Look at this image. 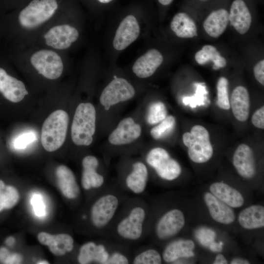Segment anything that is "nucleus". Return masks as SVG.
<instances>
[{"label": "nucleus", "mask_w": 264, "mask_h": 264, "mask_svg": "<svg viewBox=\"0 0 264 264\" xmlns=\"http://www.w3.org/2000/svg\"><path fill=\"white\" fill-rule=\"evenodd\" d=\"M171 28L176 35L181 38H191L197 35L194 21L186 13L176 14L171 22Z\"/></svg>", "instance_id": "28"}, {"label": "nucleus", "mask_w": 264, "mask_h": 264, "mask_svg": "<svg viewBox=\"0 0 264 264\" xmlns=\"http://www.w3.org/2000/svg\"><path fill=\"white\" fill-rule=\"evenodd\" d=\"M229 21L240 34L249 30L252 21L251 13L245 0H234L229 12Z\"/></svg>", "instance_id": "18"}, {"label": "nucleus", "mask_w": 264, "mask_h": 264, "mask_svg": "<svg viewBox=\"0 0 264 264\" xmlns=\"http://www.w3.org/2000/svg\"><path fill=\"white\" fill-rule=\"evenodd\" d=\"M53 235L42 232L38 234L37 238L39 242L43 245H48Z\"/></svg>", "instance_id": "44"}, {"label": "nucleus", "mask_w": 264, "mask_h": 264, "mask_svg": "<svg viewBox=\"0 0 264 264\" xmlns=\"http://www.w3.org/2000/svg\"><path fill=\"white\" fill-rule=\"evenodd\" d=\"M4 208L9 209L17 203L19 195L17 190L12 186H5L3 191L0 194Z\"/></svg>", "instance_id": "35"}, {"label": "nucleus", "mask_w": 264, "mask_h": 264, "mask_svg": "<svg viewBox=\"0 0 264 264\" xmlns=\"http://www.w3.org/2000/svg\"><path fill=\"white\" fill-rule=\"evenodd\" d=\"M182 141L188 148L189 158L193 162L204 163L212 157L213 148L209 132L204 127L199 125L194 126L190 132L183 133Z\"/></svg>", "instance_id": "5"}, {"label": "nucleus", "mask_w": 264, "mask_h": 264, "mask_svg": "<svg viewBox=\"0 0 264 264\" xmlns=\"http://www.w3.org/2000/svg\"><path fill=\"white\" fill-rule=\"evenodd\" d=\"M5 187L4 182L0 179V194L3 191Z\"/></svg>", "instance_id": "51"}, {"label": "nucleus", "mask_w": 264, "mask_h": 264, "mask_svg": "<svg viewBox=\"0 0 264 264\" xmlns=\"http://www.w3.org/2000/svg\"><path fill=\"white\" fill-rule=\"evenodd\" d=\"M57 8L56 0H33L20 12L19 22L24 28H35L49 19Z\"/></svg>", "instance_id": "6"}, {"label": "nucleus", "mask_w": 264, "mask_h": 264, "mask_svg": "<svg viewBox=\"0 0 264 264\" xmlns=\"http://www.w3.org/2000/svg\"><path fill=\"white\" fill-rule=\"evenodd\" d=\"M4 209V206L3 202L1 199L0 198V212L1 211Z\"/></svg>", "instance_id": "52"}, {"label": "nucleus", "mask_w": 264, "mask_h": 264, "mask_svg": "<svg viewBox=\"0 0 264 264\" xmlns=\"http://www.w3.org/2000/svg\"><path fill=\"white\" fill-rule=\"evenodd\" d=\"M176 124V119L173 116H167L164 120L151 130L150 134L155 139H162L173 132Z\"/></svg>", "instance_id": "32"}, {"label": "nucleus", "mask_w": 264, "mask_h": 264, "mask_svg": "<svg viewBox=\"0 0 264 264\" xmlns=\"http://www.w3.org/2000/svg\"><path fill=\"white\" fill-rule=\"evenodd\" d=\"M185 224L183 212L178 209H172L162 215L156 222L154 234L160 240H167L176 235Z\"/></svg>", "instance_id": "10"}, {"label": "nucleus", "mask_w": 264, "mask_h": 264, "mask_svg": "<svg viewBox=\"0 0 264 264\" xmlns=\"http://www.w3.org/2000/svg\"><path fill=\"white\" fill-rule=\"evenodd\" d=\"M115 189H106L92 204L90 219L93 226L99 231L109 233L119 211L126 201L124 196Z\"/></svg>", "instance_id": "2"}, {"label": "nucleus", "mask_w": 264, "mask_h": 264, "mask_svg": "<svg viewBox=\"0 0 264 264\" xmlns=\"http://www.w3.org/2000/svg\"><path fill=\"white\" fill-rule=\"evenodd\" d=\"M146 161L164 180L172 181L181 174V168L179 163L162 148L155 147L149 151L146 156Z\"/></svg>", "instance_id": "7"}, {"label": "nucleus", "mask_w": 264, "mask_h": 264, "mask_svg": "<svg viewBox=\"0 0 264 264\" xmlns=\"http://www.w3.org/2000/svg\"><path fill=\"white\" fill-rule=\"evenodd\" d=\"M140 27L133 15L126 17L119 24L113 41V46L117 50H122L133 43L138 37Z\"/></svg>", "instance_id": "14"}, {"label": "nucleus", "mask_w": 264, "mask_h": 264, "mask_svg": "<svg viewBox=\"0 0 264 264\" xmlns=\"http://www.w3.org/2000/svg\"><path fill=\"white\" fill-rule=\"evenodd\" d=\"M229 22V12L224 7L212 10L205 19L203 26L213 38L220 37L225 30Z\"/></svg>", "instance_id": "24"}, {"label": "nucleus", "mask_w": 264, "mask_h": 264, "mask_svg": "<svg viewBox=\"0 0 264 264\" xmlns=\"http://www.w3.org/2000/svg\"><path fill=\"white\" fill-rule=\"evenodd\" d=\"M56 175L63 195L68 199L76 198L80 195V189L73 172L68 167L62 165L56 168Z\"/></svg>", "instance_id": "23"}, {"label": "nucleus", "mask_w": 264, "mask_h": 264, "mask_svg": "<svg viewBox=\"0 0 264 264\" xmlns=\"http://www.w3.org/2000/svg\"><path fill=\"white\" fill-rule=\"evenodd\" d=\"M233 164L238 174L246 179L253 178L256 174L254 153L247 145L242 143L235 150Z\"/></svg>", "instance_id": "16"}, {"label": "nucleus", "mask_w": 264, "mask_h": 264, "mask_svg": "<svg viewBox=\"0 0 264 264\" xmlns=\"http://www.w3.org/2000/svg\"><path fill=\"white\" fill-rule=\"evenodd\" d=\"M112 249V247L105 242H86L80 248L77 257L78 262L81 264H107Z\"/></svg>", "instance_id": "12"}, {"label": "nucleus", "mask_w": 264, "mask_h": 264, "mask_svg": "<svg viewBox=\"0 0 264 264\" xmlns=\"http://www.w3.org/2000/svg\"><path fill=\"white\" fill-rule=\"evenodd\" d=\"M160 4L164 6H167L170 4L173 0H157Z\"/></svg>", "instance_id": "50"}, {"label": "nucleus", "mask_w": 264, "mask_h": 264, "mask_svg": "<svg viewBox=\"0 0 264 264\" xmlns=\"http://www.w3.org/2000/svg\"><path fill=\"white\" fill-rule=\"evenodd\" d=\"M231 264H249V262L245 259L240 258L233 259L230 262Z\"/></svg>", "instance_id": "48"}, {"label": "nucleus", "mask_w": 264, "mask_h": 264, "mask_svg": "<svg viewBox=\"0 0 264 264\" xmlns=\"http://www.w3.org/2000/svg\"><path fill=\"white\" fill-rule=\"evenodd\" d=\"M240 225L247 229L262 228L264 226V207L254 205L242 210L239 215Z\"/></svg>", "instance_id": "27"}, {"label": "nucleus", "mask_w": 264, "mask_h": 264, "mask_svg": "<svg viewBox=\"0 0 264 264\" xmlns=\"http://www.w3.org/2000/svg\"><path fill=\"white\" fill-rule=\"evenodd\" d=\"M31 203L34 212L37 216L41 217L45 216V207L41 195H34L31 199Z\"/></svg>", "instance_id": "40"}, {"label": "nucleus", "mask_w": 264, "mask_h": 264, "mask_svg": "<svg viewBox=\"0 0 264 264\" xmlns=\"http://www.w3.org/2000/svg\"><path fill=\"white\" fill-rule=\"evenodd\" d=\"M148 218L143 200L139 198L126 200L109 233L122 245L138 242L145 237Z\"/></svg>", "instance_id": "1"}, {"label": "nucleus", "mask_w": 264, "mask_h": 264, "mask_svg": "<svg viewBox=\"0 0 264 264\" xmlns=\"http://www.w3.org/2000/svg\"><path fill=\"white\" fill-rule=\"evenodd\" d=\"M228 80L224 77H220L217 82V106L221 109L229 110L230 101L228 93Z\"/></svg>", "instance_id": "34"}, {"label": "nucleus", "mask_w": 264, "mask_h": 264, "mask_svg": "<svg viewBox=\"0 0 264 264\" xmlns=\"http://www.w3.org/2000/svg\"><path fill=\"white\" fill-rule=\"evenodd\" d=\"M135 94L134 88L127 80L116 77L105 88L99 100L105 109L108 110L112 106L132 99Z\"/></svg>", "instance_id": "8"}, {"label": "nucleus", "mask_w": 264, "mask_h": 264, "mask_svg": "<svg viewBox=\"0 0 264 264\" xmlns=\"http://www.w3.org/2000/svg\"><path fill=\"white\" fill-rule=\"evenodd\" d=\"M96 110L93 104L82 103L76 109L71 128L73 142L77 146H89L96 130Z\"/></svg>", "instance_id": "3"}, {"label": "nucleus", "mask_w": 264, "mask_h": 264, "mask_svg": "<svg viewBox=\"0 0 264 264\" xmlns=\"http://www.w3.org/2000/svg\"><path fill=\"white\" fill-rule=\"evenodd\" d=\"M194 242L190 240L179 239L169 243L164 248L162 259L166 263L175 262L182 258L194 256L193 250L195 248Z\"/></svg>", "instance_id": "25"}, {"label": "nucleus", "mask_w": 264, "mask_h": 264, "mask_svg": "<svg viewBox=\"0 0 264 264\" xmlns=\"http://www.w3.org/2000/svg\"><path fill=\"white\" fill-rule=\"evenodd\" d=\"M163 61V56L159 51L150 49L135 62L132 67V71L140 78L149 77L155 72Z\"/></svg>", "instance_id": "20"}, {"label": "nucleus", "mask_w": 264, "mask_h": 264, "mask_svg": "<svg viewBox=\"0 0 264 264\" xmlns=\"http://www.w3.org/2000/svg\"><path fill=\"white\" fill-rule=\"evenodd\" d=\"M197 0L199 2H206L207 1L209 0Z\"/></svg>", "instance_id": "55"}, {"label": "nucleus", "mask_w": 264, "mask_h": 264, "mask_svg": "<svg viewBox=\"0 0 264 264\" xmlns=\"http://www.w3.org/2000/svg\"><path fill=\"white\" fill-rule=\"evenodd\" d=\"M22 261V257L21 255L17 253H10L4 264H20Z\"/></svg>", "instance_id": "43"}, {"label": "nucleus", "mask_w": 264, "mask_h": 264, "mask_svg": "<svg viewBox=\"0 0 264 264\" xmlns=\"http://www.w3.org/2000/svg\"><path fill=\"white\" fill-rule=\"evenodd\" d=\"M69 122L67 113L58 110L52 112L43 123L41 143L47 152H54L64 144Z\"/></svg>", "instance_id": "4"}, {"label": "nucleus", "mask_w": 264, "mask_h": 264, "mask_svg": "<svg viewBox=\"0 0 264 264\" xmlns=\"http://www.w3.org/2000/svg\"><path fill=\"white\" fill-rule=\"evenodd\" d=\"M99 164L98 159L93 155H87L83 159L81 185L84 190L97 189L104 186L105 178L97 172Z\"/></svg>", "instance_id": "17"}, {"label": "nucleus", "mask_w": 264, "mask_h": 264, "mask_svg": "<svg viewBox=\"0 0 264 264\" xmlns=\"http://www.w3.org/2000/svg\"><path fill=\"white\" fill-rule=\"evenodd\" d=\"M32 66L38 73L49 79H56L62 74L63 64L60 56L48 50H41L32 55Z\"/></svg>", "instance_id": "9"}, {"label": "nucleus", "mask_w": 264, "mask_h": 264, "mask_svg": "<svg viewBox=\"0 0 264 264\" xmlns=\"http://www.w3.org/2000/svg\"><path fill=\"white\" fill-rule=\"evenodd\" d=\"M141 126L130 117L121 120L110 134L109 142L112 145L122 146L130 144L141 135Z\"/></svg>", "instance_id": "11"}, {"label": "nucleus", "mask_w": 264, "mask_h": 264, "mask_svg": "<svg viewBox=\"0 0 264 264\" xmlns=\"http://www.w3.org/2000/svg\"><path fill=\"white\" fill-rule=\"evenodd\" d=\"M204 200L211 217L216 221L229 224L234 221L235 215L231 207L211 193H205Z\"/></svg>", "instance_id": "21"}, {"label": "nucleus", "mask_w": 264, "mask_h": 264, "mask_svg": "<svg viewBox=\"0 0 264 264\" xmlns=\"http://www.w3.org/2000/svg\"><path fill=\"white\" fill-rule=\"evenodd\" d=\"M223 244V243L221 242H220L219 243L213 242L209 247L212 251L214 252H219L221 251L222 249V246Z\"/></svg>", "instance_id": "46"}, {"label": "nucleus", "mask_w": 264, "mask_h": 264, "mask_svg": "<svg viewBox=\"0 0 264 264\" xmlns=\"http://www.w3.org/2000/svg\"><path fill=\"white\" fill-rule=\"evenodd\" d=\"M251 121L256 128L264 129V106L258 109L252 115Z\"/></svg>", "instance_id": "41"}, {"label": "nucleus", "mask_w": 264, "mask_h": 264, "mask_svg": "<svg viewBox=\"0 0 264 264\" xmlns=\"http://www.w3.org/2000/svg\"><path fill=\"white\" fill-rule=\"evenodd\" d=\"M48 263H49L48 262H47V261H40V262L37 263V264H47Z\"/></svg>", "instance_id": "54"}, {"label": "nucleus", "mask_w": 264, "mask_h": 264, "mask_svg": "<svg viewBox=\"0 0 264 264\" xmlns=\"http://www.w3.org/2000/svg\"><path fill=\"white\" fill-rule=\"evenodd\" d=\"M230 106L235 118L240 122L246 121L249 116L250 100L247 89L244 87H236L232 91Z\"/></svg>", "instance_id": "22"}, {"label": "nucleus", "mask_w": 264, "mask_h": 264, "mask_svg": "<svg viewBox=\"0 0 264 264\" xmlns=\"http://www.w3.org/2000/svg\"><path fill=\"white\" fill-rule=\"evenodd\" d=\"M196 236L203 245L210 246L214 242L216 233L210 229L202 228L197 231Z\"/></svg>", "instance_id": "39"}, {"label": "nucleus", "mask_w": 264, "mask_h": 264, "mask_svg": "<svg viewBox=\"0 0 264 264\" xmlns=\"http://www.w3.org/2000/svg\"><path fill=\"white\" fill-rule=\"evenodd\" d=\"M10 253L5 247L0 248V262L3 263Z\"/></svg>", "instance_id": "45"}, {"label": "nucleus", "mask_w": 264, "mask_h": 264, "mask_svg": "<svg viewBox=\"0 0 264 264\" xmlns=\"http://www.w3.org/2000/svg\"><path fill=\"white\" fill-rule=\"evenodd\" d=\"M209 189L215 197L231 207L239 208L244 203V198L241 193L224 182L214 183L210 185Z\"/></svg>", "instance_id": "26"}, {"label": "nucleus", "mask_w": 264, "mask_h": 264, "mask_svg": "<svg viewBox=\"0 0 264 264\" xmlns=\"http://www.w3.org/2000/svg\"><path fill=\"white\" fill-rule=\"evenodd\" d=\"M79 32L74 27L68 24L55 26L44 35L45 43L58 49L69 47L78 38Z\"/></svg>", "instance_id": "15"}, {"label": "nucleus", "mask_w": 264, "mask_h": 264, "mask_svg": "<svg viewBox=\"0 0 264 264\" xmlns=\"http://www.w3.org/2000/svg\"><path fill=\"white\" fill-rule=\"evenodd\" d=\"M227 263V261L224 256L221 254L217 255L215 260L213 262L214 264H226Z\"/></svg>", "instance_id": "47"}, {"label": "nucleus", "mask_w": 264, "mask_h": 264, "mask_svg": "<svg viewBox=\"0 0 264 264\" xmlns=\"http://www.w3.org/2000/svg\"><path fill=\"white\" fill-rule=\"evenodd\" d=\"M36 139V136L34 132H26L19 135L14 140L13 146L16 149H23Z\"/></svg>", "instance_id": "38"}, {"label": "nucleus", "mask_w": 264, "mask_h": 264, "mask_svg": "<svg viewBox=\"0 0 264 264\" xmlns=\"http://www.w3.org/2000/svg\"><path fill=\"white\" fill-rule=\"evenodd\" d=\"M162 258L159 252L155 249H143L137 252L132 257L131 263L132 264H160Z\"/></svg>", "instance_id": "31"}, {"label": "nucleus", "mask_w": 264, "mask_h": 264, "mask_svg": "<svg viewBox=\"0 0 264 264\" xmlns=\"http://www.w3.org/2000/svg\"><path fill=\"white\" fill-rule=\"evenodd\" d=\"M132 258L125 251L119 247L112 249L107 264H128L131 263Z\"/></svg>", "instance_id": "36"}, {"label": "nucleus", "mask_w": 264, "mask_h": 264, "mask_svg": "<svg viewBox=\"0 0 264 264\" xmlns=\"http://www.w3.org/2000/svg\"><path fill=\"white\" fill-rule=\"evenodd\" d=\"M207 92L203 87L198 85L197 87L196 93L193 96L185 97L183 98V103L185 105H189L191 108H194L198 106L204 105V95Z\"/></svg>", "instance_id": "37"}, {"label": "nucleus", "mask_w": 264, "mask_h": 264, "mask_svg": "<svg viewBox=\"0 0 264 264\" xmlns=\"http://www.w3.org/2000/svg\"><path fill=\"white\" fill-rule=\"evenodd\" d=\"M132 170L127 175L122 188L135 196L143 194L147 186L149 172L147 165L140 161L132 165Z\"/></svg>", "instance_id": "13"}, {"label": "nucleus", "mask_w": 264, "mask_h": 264, "mask_svg": "<svg viewBox=\"0 0 264 264\" xmlns=\"http://www.w3.org/2000/svg\"><path fill=\"white\" fill-rule=\"evenodd\" d=\"M99 2L103 3H107L110 2L112 0H98Z\"/></svg>", "instance_id": "53"}, {"label": "nucleus", "mask_w": 264, "mask_h": 264, "mask_svg": "<svg viewBox=\"0 0 264 264\" xmlns=\"http://www.w3.org/2000/svg\"><path fill=\"white\" fill-rule=\"evenodd\" d=\"M0 92L6 99L13 103L21 101L28 94L21 81L9 75L0 67Z\"/></svg>", "instance_id": "19"}, {"label": "nucleus", "mask_w": 264, "mask_h": 264, "mask_svg": "<svg viewBox=\"0 0 264 264\" xmlns=\"http://www.w3.org/2000/svg\"><path fill=\"white\" fill-rule=\"evenodd\" d=\"M48 246L54 255L62 256L73 250L74 240L72 237L67 234L53 235Z\"/></svg>", "instance_id": "30"}, {"label": "nucleus", "mask_w": 264, "mask_h": 264, "mask_svg": "<svg viewBox=\"0 0 264 264\" xmlns=\"http://www.w3.org/2000/svg\"><path fill=\"white\" fill-rule=\"evenodd\" d=\"M254 74L256 79L264 85V60L258 62L254 67Z\"/></svg>", "instance_id": "42"}, {"label": "nucleus", "mask_w": 264, "mask_h": 264, "mask_svg": "<svg viewBox=\"0 0 264 264\" xmlns=\"http://www.w3.org/2000/svg\"><path fill=\"white\" fill-rule=\"evenodd\" d=\"M5 242L7 245L12 246L15 242V239L13 237H10L6 239Z\"/></svg>", "instance_id": "49"}, {"label": "nucleus", "mask_w": 264, "mask_h": 264, "mask_svg": "<svg viewBox=\"0 0 264 264\" xmlns=\"http://www.w3.org/2000/svg\"><path fill=\"white\" fill-rule=\"evenodd\" d=\"M167 116V110L161 102L152 103L149 108L147 121L150 125H155L164 120Z\"/></svg>", "instance_id": "33"}, {"label": "nucleus", "mask_w": 264, "mask_h": 264, "mask_svg": "<svg viewBox=\"0 0 264 264\" xmlns=\"http://www.w3.org/2000/svg\"><path fill=\"white\" fill-rule=\"evenodd\" d=\"M196 61L199 65H204L209 61L214 63L213 69L217 70L226 66V60L221 56L217 48L212 45L206 44L195 54Z\"/></svg>", "instance_id": "29"}]
</instances>
